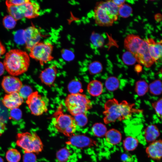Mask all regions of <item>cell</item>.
I'll list each match as a JSON object with an SVG mask.
<instances>
[{"instance_id": "cell-1", "label": "cell", "mask_w": 162, "mask_h": 162, "mask_svg": "<svg viewBox=\"0 0 162 162\" xmlns=\"http://www.w3.org/2000/svg\"><path fill=\"white\" fill-rule=\"evenodd\" d=\"M134 104L128 103L125 100L120 103L115 98L107 100L104 105V115L103 120L106 124L121 121L130 118L133 113L140 110L133 108Z\"/></svg>"}, {"instance_id": "cell-2", "label": "cell", "mask_w": 162, "mask_h": 162, "mask_svg": "<svg viewBox=\"0 0 162 162\" xmlns=\"http://www.w3.org/2000/svg\"><path fill=\"white\" fill-rule=\"evenodd\" d=\"M30 62V57L26 52L14 49L6 53L3 64L5 69L10 74L17 76L27 70Z\"/></svg>"}, {"instance_id": "cell-3", "label": "cell", "mask_w": 162, "mask_h": 162, "mask_svg": "<svg viewBox=\"0 0 162 162\" xmlns=\"http://www.w3.org/2000/svg\"><path fill=\"white\" fill-rule=\"evenodd\" d=\"M52 123L58 132L68 136L73 134L77 128L74 117L63 113L61 107H59L54 113Z\"/></svg>"}, {"instance_id": "cell-4", "label": "cell", "mask_w": 162, "mask_h": 162, "mask_svg": "<svg viewBox=\"0 0 162 162\" xmlns=\"http://www.w3.org/2000/svg\"><path fill=\"white\" fill-rule=\"evenodd\" d=\"M64 104L68 112L73 116L86 114L92 106L91 101L87 96L80 93L68 94L65 98Z\"/></svg>"}, {"instance_id": "cell-5", "label": "cell", "mask_w": 162, "mask_h": 162, "mask_svg": "<svg viewBox=\"0 0 162 162\" xmlns=\"http://www.w3.org/2000/svg\"><path fill=\"white\" fill-rule=\"evenodd\" d=\"M16 143L23 150L24 153H38L43 149L42 142L35 132L18 133L16 136Z\"/></svg>"}, {"instance_id": "cell-6", "label": "cell", "mask_w": 162, "mask_h": 162, "mask_svg": "<svg viewBox=\"0 0 162 162\" xmlns=\"http://www.w3.org/2000/svg\"><path fill=\"white\" fill-rule=\"evenodd\" d=\"M40 9L38 3L30 0L19 6L7 7L9 15L16 21L23 17L31 19L37 17L40 15Z\"/></svg>"}, {"instance_id": "cell-7", "label": "cell", "mask_w": 162, "mask_h": 162, "mask_svg": "<svg viewBox=\"0 0 162 162\" xmlns=\"http://www.w3.org/2000/svg\"><path fill=\"white\" fill-rule=\"evenodd\" d=\"M53 46L49 42H39L30 50L29 56L43 65L52 60Z\"/></svg>"}, {"instance_id": "cell-8", "label": "cell", "mask_w": 162, "mask_h": 162, "mask_svg": "<svg viewBox=\"0 0 162 162\" xmlns=\"http://www.w3.org/2000/svg\"><path fill=\"white\" fill-rule=\"evenodd\" d=\"M49 100L37 91L33 92L27 98L26 104L33 115L39 116L48 110Z\"/></svg>"}, {"instance_id": "cell-9", "label": "cell", "mask_w": 162, "mask_h": 162, "mask_svg": "<svg viewBox=\"0 0 162 162\" xmlns=\"http://www.w3.org/2000/svg\"><path fill=\"white\" fill-rule=\"evenodd\" d=\"M95 23L100 26H112L114 22L105 9L98 2L94 9Z\"/></svg>"}, {"instance_id": "cell-10", "label": "cell", "mask_w": 162, "mask_h": 162, "mask_svg": "<svg viewBox=\"0 0 162 162\" xmlns=\"http://www.w3.org/2000/svg\"><path fill=\"white\" fill-rule=\"evenodd\" d=\"M134 55L136 62L146 67H150L154 62L150 55L148 45L146 40Z\"/></svg>"}, {"instance_id": "cell-11", "label": "cell", "mask_w": 162, "mask_h": 162, "mask_svg": "<svg viewBox=\"0 0 162 162\" xmlns=\"http://www.w3.org/2000/svg\"><path fill=\"white\" fill-rule=\"evenodd\" d=\"M1 85L5 92L9 94L18 92L22 84L19 78L12 76H7L4 77Z\"/></svg>"}, {"instance_id": "cell-12", "label": "cell", "mask_w": 162, "mask_h": 162, "mask_svg": "<svg viewBox=\"0 0 162 162\" xmlns=\"http://www.w3.org/2000/svg\"><path fill=\"white\" fill-rule=\"evenodd\" d=\"M26 47L30 50L33 46L40 42L41 34L38 29L34 26H30L24 30Z\"/></svg>"}, {"instance_id": "cell-13", "label": "cell", "mask_w": 162, "mask_h": 162, "mask_svg": "<svg viewBox=\"0 0 162 162\" xmlns=\"http://www.w3.org/2000/svg\"><path fill=\"white\" fill-rule=\"evenodd\" d=\"M144 41L138 35L129 34L124 40V47L128 51L134 55L140 48Z\"/></svg>"}, {"instance_id": "cell-14", "label": "cell", "mask_w": 162, "mask_h": 162, "mask_svg": "<svg viewBox=\"0 0 162 162\" xmlns=\"http://www.w3.org/2000/svg\"><path fill=\"white\" fill-rule=\"evenodd\" d=\"M145 152L147 156L155 160H160L162 156V141L161 139L150 143L146 148Z\"/></svg>"}, {"instance_id": "cell-15", "label": "cell", "mask_w": 162, "mask_h": 162, "mask_svg": "<svg viewBox=\"0 0 162 162\" xmlns=\"http://www.w3.org/2000/svg\"><path fill=\"white\" fill-rule=\"evenodd\" d=\"M23 99L18 92L5 95L2 100L4 106L11 110L18 108L23 102Z\"/></svg>"}, {"instance_id": "cell-16", "label": "cell", "mask_w": 162, "mask_h": 162, "mask_svg": "<svg viewBox=\"0 0 162 162\" xmlns=\"http://www.w3.org/2000/svg\"><path fill=\"white\" fill-rule=\"evenodd\" d=\"M147 43L150 55L154 62L161 58L162 54V40L156 42L152 38L146 40Z\"/></svg>"}, {"instance_id": "cell-17", "label": "cell", "mask_w": 162, "mask_h": 162, "mask_svg": "<svg viewBox=\"0 0 162 162\" xmlns=\"http://www.w3.org/2000/svg\"><path fill=\"white\" fill-rule=\"evenodd\" d=\"M57 73L56 66H51L42 71L40 78L43 83L47 86L52 84L55 80Z\"/></svg>"}, {"instance_id": "cell-18", "label": "cell", "mask_w": 162, "mask_h": 162, "mask_svg": "<svg viewBox=\"0 0 162 162\" xmlns=\"http://www.w3.org/2000/svg\"><path fill=\"white\" fill-rule=\"evenodd\" d=\"M105 136L106 142L112 146L119 144L122 139V134L121 132L115 128L111 129L108 130Z\"/></svg>"}, {"instance_id": "cell-19", "label": "cell", "mask_w": 162, "mask_h": 162, "mask_svg": "<svg viewBox=\"0 0 162 162\" xmlns=\"http://www.w3.org/2000/svg\"><path fill=\"white\" fill-rule=\"evenodd\" d=\"M160 135L159 130L155 124L148 125L144 130V139L148 143H150L156 140Z\"/></svg>"}, {"instance_id": "cell-20", "label": "cell", "mask_w": 162, "mask_h": 162, "mask_svg": "<svg viewBox=\"0 0 162 162\" xmlns=\"http://www.w3.org/2000/svg\"><path fill=\"white\" fill-rule=\"evenodd\" d=\"M99 3L106 10L114 21L117 20L119 7L112 0L101 1Z\"/></svg>"}, {"instance_id": "cell-21", "label": "cell", "mask_w": 162, "mask_h": 162, "mask_svg": "<svg viewBox=\"0 0 162 162\" xmlns=\"http://www.w3.org/2000/svg\"><path fill=\"white\" fill-rule=\"evenodd\" d=\"M70 142L72 145L79 147L88 146L92 144L90 138L83 135L73 136L70 137Z\"/></svg>"}, {"instance_id": "cell-22", "label": "cell", "mask_w": 162, "mask_h": 162, "mask_svg": "<svg viewBox=\"0 0 162 162\" xmlns=\"http://www.w3.org/2000/svg\"><path fill=\"white\" fill-rule=\"evenodd\" d=\"M103 85L100 81L94 80L91 81L87 86V91L89 94L93 97L100 95L103 91Z\"/></svg>"}, {"instance_id": "cell-23", "label": "cell", "mask_w": 162, "mask_h": 162, "mask_svg": "<svg viewBox=\"0 0 162 162\" xmlns=\"http://www.w3.org/2000/svg\"><path fill=\"white\" fill-rule=\"evenodd\" d=\"M139 144V141L137 138L133 136H128L124 140L123 145L125 150L131 152L137 148Z\"/></svg>"}, {"instance_id": "cell-24", "label": "cell", "mask_w": 162, "mask_h": 162, "mask_svg": "<svg viewBox=\"0 0 162 162\" xmlns=\"http://www.w3.org/2000/svg\"><path fill=\"white\" fill-rule=\"evenodd\" d=\"M107 131L106 126L101 123H96L92 127V131L94 135L98 137L104 136Z\"/></svg>"}, {"instance_id": "cell-25", "label": "cell", "mask_w": 162, "mask_h": 162, "mask_svg": "<svg viewBox=\"0 0 162 162\" xmlns=\"http://www.w3.org/2000/svg\"><path fill=\"white\" fill-rule=\"evenodd\" d=\"M5 157L8 162H19L21 159V155L17 150L11 148L6 152Z\"/></svg>"}, {"instance_id": "cell-26", "label": "cell", "mask_w": 162, "mask_h": 162, "mask_svg": "<svg viewBox=\"0 0 162 162\" xmlns=\"http://www.w3.org/2000/svg\"><path fill=\"white\" fill-rule=\"evenodd\" d=\"M135 89L136 92L139 96H143L148 91L149 86L145 81L140 80L136 82Z\"/></svg>"}, {"instance_id": "cell-27", "label": "cell", "mask_w": 162, "mask_h": 162, "mask_svg": "<svg viewBox=\"0 0 162 162\" xmlns=\"http://www.w3.org/2000/svg\"><path fill=\"white\" fill-rule=\"evenodd\" d=\"M105 85L106 88L108 91H114L118 88L119 82L116 77L110 76L106 79Z\"/></svg>"}, {"instance_id": "cell-28", "label": "cell", "mask_w": 162, "mask_h": 162, "mask_svg": "<svg viewBox=\"0 0 162 162\" xmlns=\"http://www.w3.org/2000/svg\"><path fill=\"white\" fill-rule=\"evenodd\" d=\"M71 152L67 148L60 149L56 154V158L59 162H68L71 158Z\"/></svg>"}, {"instance_id": "cell-29", "label": "cell", "mask_w": 162, "mask_h": 162, "mask_svg": "<svg viewBox=\"0 0 162 162\" xmlns=\"http://www.w3.org/2000/svg\"><path fill=\"white\" fill-rule=\"evenodd\" d=\"M149 89L151 94L155 95H159L162 93L161 81L156 80L151 82L149 86Z\"/></svg>"}, {"instance_id": "cell-30", "label": "cell", "mask_w": 162, "mask_h": 162, "mask_svg": "<svg viewBox=\"0 0 162 162\" xmlns=\"http://www.w3.org/2000/svg\"><path fill=\"white\" fill-rule=\"evenodd\" d=\"M131 7L127 4L124 3L118 8V15L123 18L129 17L132 13Z\"/></svg>"}, {"instance_id": "cell-31", "label": "cell", "mask_w": 162, "mask_h": 162, "mask_svg": "<svg viewBox=\"0 0 162 162\" xmlns=\"http://www.w3.org/2000/svg\"><path fill=\"white\" fill-rule=\"evenodd\" d=\"M90 39L92 44L98 47H102L104 42L103 37L100 34L94 32L91 35Z\"/></svg>"}, {"instance_id": "cell-32", "label": "cell", "mask_w": 162, "mask_h": 162, "mask_svg": "<svg viewBox=\"0 0 162 162\" xmlns=\"http://www.w3.org/2000/svg\"><path fill=\"white\" fill-rule=\"evenodd\" d=\"M2 22L4 27L6 28L11 29L15 27L16 21L12 16L9 15L4 17Z\"/></svg>"}, {"instance_id": "cell-33", "label": "cell", "mask_w": 162, "mask_h": 162, "mask_svg": "<svg viewBox=\"0 0 162 162\" xmlns=\"http://www.w3.org/2000/svg\"><path fill=\"white\" fill-rule=\"evenodd\" d=\"M122 59L125 64L128 65L134 64L136 62L134 55L128 51H126L123 54Z\"/></svg>"}, {"instance_id": "cell-34", "label": "cell", "mask_w": 162, "mask_h": 162, "mask_svg": "<svg viewBox=\"0 0 162 162\" xmlns=\"http://www.w3.org/2000/svg\"><path fill=\"white\" fill-rule=\"evenodd\" d=\"M88 69L91 74H95L101 72L103 70V67L100 62L98 61H94L90 63Z\"/></svg>"}, {"instance_id": "cell-35", "label": "cell", "mask_w": 162, "mask_h": 162, "mask_svg": "<svg viewBox=\"0 0 162 162\" xmlns=\"http://www.w3.org/2000/svg\"><path fill=\"white\" fill-rule=\"evenodd\" d=\"M82 88L80 82L78 81L73 80L69 83L68 86V89L70 94L79 93Z\"/></svg>"}, {"instance_id": "cell-36", "label": "cell", "mask_w": 162, "mask_h": 162, "mask_svg": "<svg viewBox=\"0 0 162 162\" xmlns=\"http://www.w3.org/2000/svg\"><path fill=\"white\" fill-rule=\"evenodd\" d=\"M74 116L77 126L83 127L87 124L88 118L86 114H80Z\"/></svg>"}, {"instance_id": "cell-37", "label": "cell", "mask_w": 162, "mask_h": 162, "mask_svg": "<svg viewBox=\"0 0 162 162\" xmlns=\"http://www.w3.org/2000/svg\"><path fill=\"white\" fill-rule=\"evenodd\" d=\"M33 92L32 89L30 86L25 85L22 86L18 92L23 99H26Z\"/></svg>"}, {"instance_id": "cell-38", "label": "cell", "mask_w": 162, "mask_h": 162, "mask_svg": "<svg viewBox=\"0 0 162 162\" xmlns=\"http://www.w3.org/2000/svg\"><path fill=\"white\" fill-rule=\"evenodd\" d=\"M10 117L12 119L15 121H18L21 118L22 112L21 110L18 108L11 109L10 113Z\"/></svg>"}, {"instance_id": "cell-39", "label": "cell", "mask_w": 162, "mask_h": 162, "mask_svg": "<svg viewBox=\"0 0 162 162\" xmlns=\"http://www.w3.org/2000/svg\"><path fill=\"white\" fill-rule=\"evenodd\" d=\"M162 98L152 103V106L154 109L157 116L160 118H162Z\"/></svg>"}, {"instance_id": "cell-40", "label": "cell", "mask_w": 162, "mask_h": 162, "mask_svg": "<svg viewBox=\"0 0 162 162\" xmlns=\"http://www.w3.org/2000/svg\"><path fill=\"white\" fill-rule=\"evenodd\" d=\"M63 58L66 61H71L74 58V55L71 51L67 49H63L62 51Z\"/></svg>"}, {"instance_id": "cell-41", "label": "cell", "mask_w": 162, "mask_h": 162, "mask_svg": "<svg viewBox=\"0 0 162 162\" xmlns=\"http://www.w3.org/2000/svg\"><path fill=\"white\" fill-rule=\"evenodd\" d=\"M36 161L37 157L34 153H25L23 155V162H36Z\"/></svg>"}, {"instance_id": "cell-42", "label": "cell", "mask_w": 162, "mask_h": 162, "mask_svg": "<svg viewBox=\"0 0 162 162\" xmlns=\"http://www.w3.org/2000/svg\"><path fill=\"white\" fill-rule=\"evenodd\" d=\"M29 0H8L5 2L7 7L11 6H18L28 2Z\"/></svg>"}, {"instance_id": "cell-43", "label": "cell", "mask_w": 162, "mask_h": 162, "mask_svg": "<svg viewBox=\"0 0 162 162\" xmlns=\"http://www.w3.org/2000/svg\"><path fill=\"white\" fill-rule=\"evenodd\" d=\"M121 159L123 162H128L129 161H130L131 157L128 154L124 153L121 155Z\"/></svg>"}, {"instance_id": "cell-44", "label": "cell", "mask_w": 162, "mask_h": 162, "mask_svg": "<svg viewBox=\"0 0 162 162\" xmlns=\"http://www.w3.org/2000/svg\"><path fill=\"white\" fill-rule=\"evenodd\" d=\"M6 130V125L4 122L0 119V136Z\"/></svg>"}, {"instance_id": "cell-45", "label": "cell", "mask_w": 162, "mask_h": 162, "mask_svg": "<svg viewBox=\"0 0 162 162\" xmlns=\"http://www.w3.org/2000/svg\"><path fill=\"white\" fill-rule=\"evenodd\" d=\"M6 51L5 47L0 40V58L4 54Z\"/></svg>"}, {"instance_id": "cell-46", "label": "cell", "mask_w": 162, "mask_h": 162, "mask_svg": "<svg viewBox=\"0 0 162 162\" xmlns=\"http://www.w3.org/2000/svg\"><path fill=\"white\" fill-rule=\"evenodd\" d=\"M112 1L118 7H119L125 3L124 0H112Z\"/></svg>"}, {"instance_id": "cell-47", "label": "cell", "mask_w": 162, "mask_h": 162, "mask_svg": "<svg viewBox=\"0 0 162 162\" xmlns=\"http://www.w3.org/2000/svg\"><path fill=\"white\" fill-rule=\"evenodd\" d=\"M5 69L3 63L0 61V76L3 74Z\"/></svg>"}, {"instance_id": "cell-48", "label": "cell", "mask_w": 162, "mask_h": 162, "mask_svg": "<svg viewBox=\"0 0 162 162\" xmlns=\"http://www.w3.org/2000/svg\"><path fill=\"white\" fill-rule=\"evenodd\" d=\"M0 162H4L3 159L0 156Z\"/></svg>"}]
</instances>
